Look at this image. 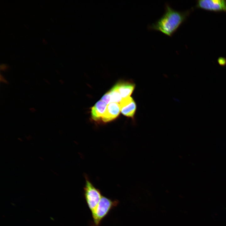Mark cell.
<instances>
[{
    "instance_id": "11",
    "label": "cell",
    "mask_w": 226,
    "mask_h": 226,
    "mask_svg": "<svg viewBox=\"0 0 226 226\" xmlns=\"http://www.w3.org/2000/svg\"><path fill=\"white\" fill-rule=\"evenodd\" d=\"M218 64L222 66H224L226 65V58L221 57L218 58Z\"/></svg>"
},
{
    "instance_id": "12",
    "label": "cell",
    "mask_w": 226,
    "mask_h": 226,
    "mask_svg": "<svg viewBox=\"0 0 226 226\" xmlns=\"http://www.w3.org/2000/svg\"><path fill=\"white\" fill-rule=\"evenodd\" d=\"M8 68V66L5 64H2L0 66V69L2 71H5Z\"/></svg>"
},
{
    "instance_id": "10",
    "label": "cell",
    "mask_w": 226,
    "mask_h": 226,
    "mask_svg": "<svg viewBox=\"0 0 226 226\" xmlns=\"http://www.w3.org/2000/svg\"><path fill=\"white\" fill-rule=\"evenodd\" d=\"M107 105L111 103V97L109 91L107 92L103 95L101 100Z\"/></svg>"
},
{
    "instance_id": "3",
    "label": "cell",
    "mask_w": 226,
    "mask_h": 226,
    "mask_svg": "<svg viewBox=\"0 0 226 226\" xmlns=\"http://www.w3.org/2000/svg\"><path fill=\"white\" fill-rule=\"evenodd\" d=\"M85 179L84 196L89 208L92 213L97 206L102 196L100 191L94 186L86 176H85Z\"/></svg>"
},
{
    "instance_id": "2",
    "label": "cell",
    "mask_w": 226,
    "mask_h": 226,
    "mask_svg": "<svg viewBox=\"0 0 226 226\" xmlns=\"http://www.w3.org/2000/svg\"><path fill=\"white\" fill-rule=\"evenodd\" d=\"M118 201L102 196L97 206L91 213L94 226H99L102 220L117 206Z\"/></svg>"
},
{
    "instance_id": "6",
    "label": "cell",
    "mask_w": 226,
    "mask_h": 226,
    "mask_svg": "<svg viewBox=\"0 0 226 226\" xmlns=\"http://www.w3.org/2000/svg\"><path fill=\"white\" fill-rule=\"evenodd\" d=\"M120 111L119 103L116 102L110 103L107 105L101 119L104 122L110 121L116 119L119 115Z\"/></svg>"
},
{
    "instance_id": "9",
    "label": "cell",
    "mask_w": 226,
    "mask_h": 226,
    "mask_svg": "<svg viewBox=\"0 0 226 226\" xmlns=\"http://www.w3.org/2000/svg\"><path fill=\"white\" fill-rule=\"evenodd\" d=\"M109 91L111 97V103L116 102L119 103L122 98L118 90L117 84L114 85Z\"/></svg>"
},
{
    "instance_id": "7",
    "label": "cell",
    "mask_w": 226,
    "mask_h": 226,
    "mask_svg": "<svg viewBox=\"0 0 226 226\" xmlns=\"http://www.w3.org/2000/svg\"><path fill=\"white\" fill-rule=\"evenodd\" d=\"M107 105L100 100L97 102L91 109V116L92 119L95 121L100 120L103 116Z\"/></svg>"
},
{
    "instance_id": "8",
    "label": "cell",
    "mask_w": 226,
    "mask_h": 226,
    "mask_svg": "<svg viewBox=\"0 0 226 226\" xmlns=\"http://www.w3.org/2000/svg\"><path fill=\"white\" fill-rule=\"evenodd\" d=\"M117 84L118 90L122 98L130 97L135 87L134 84L129 82H120Z\"/></svg>"
},
{
    "instance_id": "4",
    "label": "cell",
    "mask_w": 226,
    "mask_h": 226,
    "mask_svg": "<svg viewBox=\"0 0 226 226\" xmlns=\"http://www.w3.org/2000/svg\"><path fill=\"white\" fill-rule=\"evenodd\" d=\"M196 7L209 11L226 12V0H198Z\"/></svg>"
},
{
    "instance_id": "13",
    "label": "cell",
    "mask_w": 226,
    "mask_h": 226,
    "mask_svg": "<svg viewBox=\"0 0 226 226\" xmlns=\"http://www.w3.org/2000/svg\"><path fill=\"white\" fill-rule=\"evenodd\" d=\"M0 80L5 83H7L8 82L1 75L0 76Z\"/></svg>"
},
{
    "instance_id": "5",
    "label": "cell",
    "mask_w": 226,
    "mask_h": 226,
    "mask_svg": "<svg viewBox=\"0 0 226 226\" xmlns=\"http://www.w3.org/2000/svg\"><path fill=\"white\" fill-rule=\"evenodd\" d=\"M121 113L126 116L132 118L135 114L136 105L130 96L122 98L119 103Z\"/></svg>"
},
{
    "instance_id": "1",
    "label": "cell",
    "mask_w": 226,
    "mask_h": 226,
    "mask_svg": "<svg viewBox=\"0 0 226 226\" xmlns=\"http://www.w3.org/2000/svg\"><path fill=\"white\" fill-rule=\"evenodd\" d=\"M190 13V10L180 11L175 10L167 3L164 14L155 23L149 25L148 28L171 37L186 20Z\"/></svg>"
}]
</instances>
